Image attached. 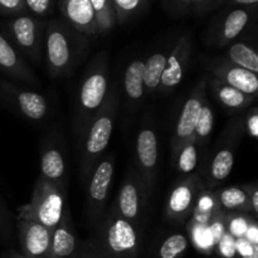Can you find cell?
Returning a JSON list of instances; mask_svg holds the SVG:
<instances>
[{"mask_svg": "<svg viewBox=\"0 0 258 258\" xmlns=\"http://www.w3.org/2000/svg\"><path fill=\"white\" fill-rule=\"evenodd\" d=\"M146 198L148 197L144 190L143 183H141L138 171L131 170L121 185L117 201L113 206H115L116 212L120 214V217L136 226L139 219H140L143 204Z\"/></svg>", "mask_w": 258, "mask_h": 258, "instance_id": "obj_10", "label": "cell"}, {"mask_svg": "<svg viewBox=\"0 0 258 258\" xmlns=\"http://www.w3.org/2000/svg\"><path fill=\"white\" fill-rule=\"evenodd\" d=\"M77 241L72 228L70 209L66 208L62 219L52 231L50 239V253L55 258H67L76 251Z\"/></svg>", "mask_w": 258, "mask_h": 258, "instance_id": "obj_17", "label": "cell"}, {"mask_svg": "<svg viewBox=\"0 0 258 258\" xmlns=\"http://www.w3.org/2000/svg\"><path fill=\"white\" fill-rule=\"evenodd\" d=\"M188 247V239L184 234L176 233L171 234L170 237L164 241L160 248L161 258H176L179 254L183 253Z\"/></svg>", "mask_w": 258, "mask_h": 258, "instance_id": "obj_31", "label": "cell"}, {"mask_svg": "<svg viewBox=\"0 0 258 258\" xmlns=\"http://www.w3.org/2000/svg\"><path fill=\"white\" fill-rule=\"evenodd\" d=\"M108 91V58L106 52H102L86 68L80 86L76 125L81 136L105 103Z\"/></svg>", "mask_w": 258, "mask_h": 258, "instance_id": "obj_3", "label": "cell"}, {"mask_svg": "<svg viewBox=\"0 0 258 258\" xmlns=\"http://www.w3.org/2000/svg\"><path fill=\"white\" fill-rule=\"evenodd\" d=\"M226 60L249 72L258 73L257 52L244 43H234L226 53Z\"/></svg>", "mask_w": 258, "mask_h": 258, "instance_id": "obj_24", "label": "cell"}, {"mask_svg": "<svg viewBox=\"0 0 258 258\" xmlns=\"http://www.w3.org/2000/svg\"><path fill=\"white\" fill-rule=\"evenodd\" d=\"M214 126V113L211 103L206 100L203 107H202L201 115H199L198 122H197L196 130H194L193 140L197 145L199 143H206L207 139H209Z\"/></svg>", "mask_w": 258, "mask_h": 258, "instance_id": "obj_29", "label": "cell"}, {"mask_svg": "<svg viewBox=\"0 0 258 258\" xmlns=\"http://www.w3.org/2000/svg\"><path fill=\"white\" fill-rule=\"evenodd\" d=\"M247 189V193H248L249 197V202H251V207H252V212L254 214L258 213V189L256 185L249 186Z\"/></svg>", "mask_w": 258, "mask_h": 258, "instance_id": "obj_38", "label": "cell"}, {"mask_svg": "<svg viewBox=\"0 0 258 258\" xmlns=\"http://www.w3.org/2000/svg\"><path fill=\"white\" fill-rule=\"evenodd\" d=\"M144 66L145 62L141 59L133 60L126 67L123 75V90L128 100L134 103H139L145 95L144 88Z\"/></svg>", "mask_w": 258, "mask_h": 258, "instance_id": "obj_21", "label": "cell"}, {"mask_svg": "<svg viewBox=\"0 0 258 258\" xmlns=\"http://www.w3.org/2000/svg\"><path fill=\"white\" fill-rule=\"evenodd\" d=\"M64 174L66 163L62 151L57 146L45 149L40 159V176L64 188Z\"/></svg>", "mask_w": 258, "mask_h": 258, "instance_id": "obj_19", "label": "cell"}, {"mask_svg": "<svg viewBox=\"0 0 258 258\" xmlns=\"http://www.w3.org/2000/svg\"><path fill=\"white\" fill-rule=\"evenodd\" d=\"M246 236L248 238V242L253 246H257V241H258V234H257V228L256 224L252 223L251 227L248 228V232H246Z\"/></svg>", "mask_w": 258, "mask_h": 258, "instance_id": "obj_40", "label": "cell"}, {"mask_svg": "<svg viewBox=\"0 0 258 258\" xmlns=\"http://www.w3.org/2000/svg\"><path fill=\"white\" fill-rule=\"evenodd\" d=\"M10 226H12V219H10V214L5 206L3 204L2 199H0V228L3 232L7 234L10 233Z\"/></svg>", "mask_w": 258, "mask_h": 258, "instance_id": "obj_36", "label": "cell"}, {"mask_svg": "<svg viewBox=\"0 0 258 258\" xmlns=\"http://www.w3.org/2000/svg\"><path fill=\"white\" fill-rule=\"evenodd\" d=\"M64 188L39 175L29 203L19 208L18 219H28L53 231L64 213Z\"/></svg>", "mask_w": 258, "mask_h": 258, "instance_id": "obj_4", "label": "cell"}, {"mask_svg": "<svg viewBox=\"0 0 258 258\" xmlns=\"http://www.w3.org/2000/svg\"><path fill=\"white\" fill-rule=\"evenodd\" d=\"M208 68L213 77L218 78L226 85L237 88L246 95L257 97L258 76L256 73L232 64L226 59L211 62Z\"/></svg>", "mask_w": 258, "mask_h": 258, "instance_id": "obj_13", "label": "cell"}, {"mask_svg": "<svg viewBox=\"0 0 258 258\" xmlns=\"http://www.w3.org/2000/svg\"><path fill=\"white\" fill-rule=\"evenodd\" d=\"M158 135L150 126L143 127L136 138L138 174L143 183L146 197L153 191L158 164Z\"/></svg>", "mask_w": 258, "mask_h": 258, "instance_id": "obj_7", "label": "cell"}, {"mask_svg": "<svg viewBox=\"0 0 258 258\" xmlns=\"http://www.w3.org/2000/svg\"><path fill=\"white\" fill-rule=\"evenodd\" d=\"M258 0H223V4L234 5V7H254Z\"/></svg>", "mask_w": 258, "mask_h": 258, "instance_id": "obj_39", "label": "cell"}, {"mask_svg": "<svg viewBox=\"0 0 258 258\" xmlns=\"http://www.w3.org/2000/svg\"><path fill=\"white\" fill-rule=\"evenodd\" d=\"M148 0H111L113 12H115L116 22L120 24L125 23L131 17L140 12Z\"/></svg>", "mask_w": 258, "mask_h": 258, "instance_id": "obj_30", "label": "cell"}, {"mask_svg": "<svg viewBox=\"0 0 258 258\" xmlns=\"http://www.w3.org/2000/svg\"><path fill=\"white\" fill-rule=\"evenodd\" d=\"M97 22L98 33H106L116 24L115 12L111 0H90Z\"/></svg>", "mask_w": 258, "mask_h": 258, "instance_id": "obj_27", "label": "cell"}, {"mask_svg": "<svg viewBox=\"0 0 258 258\" xmlns=\"http://www.w3.org/2000/svg\"><path fill=\"white\" fill-rule=\"evenodd\" d=\"M0 9L10 14H23L25 12L24 0H0Z\"/></svg>", "mask_w": 258, "mask_h": 258, "instance_id": "obj_33", "label": "cell"}, {"mask_svg": "<svg viewBox=\"0 0 258 258\" xmlns=\"http://www.w3.org/2000/svg\"><path fill=\"white\" fill-rule=\"evenodd\" d=\"M237 248H238V251L241 252L242 256H249V254L253 253L254 249L257 248V246H253V244L249 243L247 239H239L238 242H237Z\"/></svg>", "mask_w": 258, "mask_h": 258, "instance_id": "obj_37", "label": "cell"}, {"mask_svg": "<svg viewBox=\"0 0 258 258\" xmlns=\"http://www.w3.org/2000/svg\"><path fill=\"white\" fill-rule=\"evenodd\" d=\"M168 54L164 52H156L148 58L144 66V88L145 93L154 95L158 92L161 77L165 70Z\"/></svg>", "mask_w": 258, "mask_h": 258, "instance_id": "obj_22", "label": "cell"}, {"mask_svg": "<svg viewBox=\"0 0 258 258\" xmlns=\"http://www.w3.org/2000/svg\"><path fill=\"white\" fill-rule=\"evenodd\" d=\"M3 92L18 113L30 121H42L48 113V101L34 91L19 88L12 83H3Z\"/></svg>", "mask_w": 258, "mask_h": 258, "instance_id": "obj_11", "label": "cell"}, {"mask_svg": "<svg viewBox=\"0 0 258 258\" xmlns=\"http://www.w3.org/2000/svg\"><path fill=\"white\" fill-rule=\"evenodd\" d=\"M211 87L213 90L214 96L218 98L219 102L224 106L228 110L233 111H241L244 110V108L248 107L256 97L253 96L246 95V93L241 92L237 88L231 87V86L226 85L224 82L219 81L218 78L213 77L212 76L211 81Z\"/></svg>", "mask_w": 258, "mask_h": 258, "instance_id": "obj_18", "label": "cell"}, {"mask_svg": "<svg viewBox=\"0 0 258 258\" xmlns=\"http://www.w3.org/2000/svg\"><path fill=\"white\" fill-rule=\"evenodd\" d=\"M207 86H208V80H207V77H203L196 86L194 91L181 108V112L179 115L178 121H176L173 139H171L173 159H175L176 154L179 153L184 144L193 140L197 122H198L202 107L206 102Z\"/></svg>", "mask_w": 258, "mask_h": 258, "instance_id": "obj_5", "label": "cell"}, {"mask_svg": "<svg viewBox=\"0 0 258 258\" xmlns=\"http://www.w3.org/2000/svg\"><path fill=\"white\" fill-rule=\"evenodd\" d=\"M76 30L59 20H50L45 28V60L50 77L72 73L86 49V42Z\"/></svg>", "mask_w": 258, "mask_h": 258, "instance_id": "obj_1", "label": "cell"}, {"mask_svg": "<svg viewBox=\"0 0 258 258\" xmlns=\"http://www.w3.org/2000/svg\"><path fill=\"white\" fill-rule=\"evenodd\" d=\"M10 35L20 52L33 62L42 59V23L32 15L22 14L9 25Z\"/></svg>", "mask_w": 258, "mask_h": 258, "instance_id": "obj_8", "label": "cell"}, {"mask_svg": "<svg viewBox=\"0 0 258 258\" xmlns=\"http://www.w3.org/2000/svg\"><path fill=\"white\" fill-rule=\"evenodd\" d=\"M115 171V160L110 155L96 165L90 176L87 190V217L91 224H97L103 216Z\"/></svg>", "mask_w": 258, "mask_h": 258, "instance_id": "obj_6", "label": "cell"}, {"mask_svg": "<svg viewBox=\"0 0 258 258\" xmlns=\"http://www.w3.org/2000/svg\"><path fill=\"white\" fill-rule=\"evenodd\" d=\"M60 10L67 24L80 34H100L90 0H60Z\"/></svg>", "mask_w": 258, "mask_h": 258, "instance_id": "obj_15", "label": "cell"}, {"mask_svg": "<svg viewBox=\"0 0 258 258\" xmlns=\"http://www.w3.org/2000/svg\"><path fill=\"white\" fill-rule=\"evenodd\" d=\"M194 221L202 224H209L217 211H221L216 194L202 191L194 207Z\"/></svg>", "mask_w": 258, "mask_h": 258, "instance_id": "obj_26", "label": "cell"}, {"mask_svg": "<svg viewBox=\"0 0 258 258\" xmlns=\"http://www.w3.org/2000/svg\"><path fill=\"white\" fill-rule=\"evenodd\" d=\"M17 226L20 243L27 256L37 258L50 252V229L28 219H17Z\"/></svg>", "mask_w": 258, "mask_h": 258, "instance_id": "obj_14", "label": "cell"}, {"mask_svg": "<svg viewBox=\"0 0 258 258\" xmlns=\"http://www.w3.org/2000/svg\"><path fill=\"white\" fill-rule=\"evenodd\" d=\"M117 96L115 88L108 91L107 98L82 134L81 151V175L82 179L91 176L102 154L110 144L113 123L117 113Z\"/></svg>", "mask_w": 258, "mask_h": 258, "instance_id": "obj_2", "label": "cell"}, {"mask_svg": "<svg viewBox=\"0 0 258 258\" xmlns=\"http://www.w3.org/2000/svg\"><path fill=\"white\" fill-rule=\"evenodd\" d=\"M202 193V183L198 175L191 174L188 178L176 184L169 196L166 203V217L170 221L181 222L185 221L193 212L197 199Z\"/></svg>", "mask_w": 258, "mask_h": 258, "instance_id": "obj_9", "label": "cell"}, {"mask_svg": "<svg viewBox=\"0 0 258 258\" xmlns=\"http://www.w3.org/2000/svg\"><path fill=\"white\" fill-rule=\"evenodd\" d=\"M197 12H207L223 4V0H189Z\"/></svg>", "mask_w": 258, "mask_h": 258, "instance_id": "obj_35", "label": "cell"}, {"mask_svg": "<svg viewBox=\"0 0 258 258\" xmlns=\"http://www.w3.org/2000/svg\"><path fill=\"white\" fill-rule=\"evenodd\" d=\"M174 160L176 161V169L181 174L193 173L198 165V149L196 141L190 140L184 144Z\"/></svg>", "mask_w": 258, "mask_h": 258, "instance_id": "obj_28", "label": "cell"}, {"mask_svg": "<svg viewBox=\"0 0 258 258\" xmlns=\"http://www.w3.org/2000/svg\"><path fill=\"white\" fill-rule=\"evenodd\" d=\"M169 3L174 5H178V7H183V8H188L190 7V2L189 0H169Z\"/></svg>", "mask_w": 258, "mask_h": 258, "instance_id": "obj_41", "label": "cell"}, {"mask_svg": "<svg viewBox=\"0 0 258 258\" xmlns=\"http://www.w3.org/2000/svg\"><path fill=\"white\" fill-rule=\"evenodd\" d=\"M191 50V42L189 35H183L178 39L175 47L168 54L165 70L161 77L159 92L168 93L171 92L176 86L180 85L184 77V72L188 66L189 55Z\"/></svg>", "mask_w": 258, "mask_h": 258, "instance_id": "obj_12", "label": "cell"}, {"mask_svg": "<svg viewBox=\"0 0 258 258\" xmlns=\"http://www.w3.org/2000/svg\"><path fill=\"white\" fill-rule=\"evenodd\" d=\"M24 5L34 15L45 17L52 13L53 0H24Z\"/></svg>", "mask_w": 258, "mask_h": 258, "instance_id": "obj_32", "label": "cell"}, {"mask_svg": "<svg viewBox=\"0 0 258 258\" xmlns=\"http://www.w3.org/2000/svg\"><path fill=\"white\" fill-rule=\"evenodd\" d=\"M234 164V154L232 149L224 148L221 149L218 153L214 155L209 166L208 174V188L213 189L217 184L223 181L228 178L232 173Z\"/></svg>", "mask_w": 258, "mask_h": 258, "instance_id": "obj_23", "label": "cell"}, {"mask_svg": "<svg viewBox=\"0 0 258 258\" xmlns=\"http://www.w3.org/2000/svg\"><path fill=\"white\" fill-rule=\"evenodd\" d=\"M0 68L15 80L22 81L28 85L37 86V76L30 70L24 58L2 34H0Z\"/></svg>", "mask_w": 258, "mask_h": 258, "instance_id": "obj_16", "label": "cell"}, {"mask_svg": "<svg viewBox=\"0 0 258 258\" xmlns=\"http://www.w3.org/2000/svg\"><path fill=\"white\" fill-rule=\"evenodd\" d=\"M243 258H258V257H257V248L254 249V251H253V253H252V254H249V256H244Z\"/></svg>", "mask_w": 258, "mask_h": 258, "instance_id": "obj_42", "label": "cell"}, {"mask_svg": "<svg viewBox=\"0 0 258 258\" xmlns=\"http://www.w3.org/2000/svg\"><path fill=\"white\" fill-rule=\"evenodd\" d=\"M246 128L252 139L258 138V110L256 107L251 108L246 120Z\"/></svg>", "mask_w": 258, "mask_h": 258, "instance_id": "obj_34", "label": "cell"}, {"mask_svg": "<svg viewBox=\"0 0 258 258\" xmlns=\"http://www.w3.org/2000/svg\"><path fill=\"white\" fill-rule=\"evenodd\" d=\"M219 207L226 211L252 212L251 202L247 190L238 186L226 188L216 194Z\"/></svg>", "mask_w": 258, "mask_h": 258, "instance_id": "obj_25", "label": "cell"}, {"mask_svg": "<svg viewBox=\"0 0 258 258\" xmlns=\"http://www.w3.org/2000/svg\"><path fill=\"white\" fill-rule=\"evenodd\" d=\"M249 22V12L246 8H236L224 17L219 32V44L227 45L236 39Z\"/></svg>", "mask_w": 258, "mask_h": 258, "instance_id": "obj_20", "label": "cell"}]
</instances>
